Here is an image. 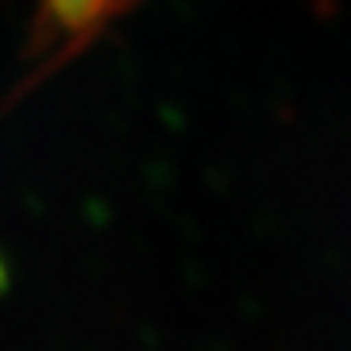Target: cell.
<instances>
[{
    "instance_id": "1",
    "label": "cell",
    "mask_w": 351,
    "mask_h": 351,
    "mask_svg": "<svg viewBox=\"0 0 351 351\" xmlns=\"http://www.w3.org/2000/svg\"><path fill=\"white\" fill-rule=\"evenodd\" d=\"M120 0H45V23H41V38L68 41V49L82 45V34L97 27L101 19L116 12Z\"/></svg>"
}]
</instances>
